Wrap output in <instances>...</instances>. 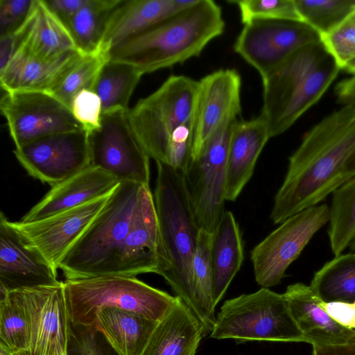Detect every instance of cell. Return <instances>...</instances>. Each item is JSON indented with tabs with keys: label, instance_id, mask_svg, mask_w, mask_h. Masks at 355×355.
Instances as JSON below:
<instances>
[{
	"label": "cell",
	"instance_id": "1",
	"mask_svg": "<svg viewBox=\"0 0 355 355\" xmlns=\"http://www.w3.org/2000/svg\"><path fill=\"white\" fill-rule=\"evenodd\" d=\"M354 149L355 107L345 105L310 129L289 157L275 196L272 223L281 224L332 193L343 184L344 166Z\"/></svg>",
	"mask_w": 355,
	"mask_h": 355
},
{
	"label": "cell",
	"instance_id": "2",
	"mask_svg": "<svg viewBox=\"0 0 355 355\" xmlns=\"http://www.w3.org/2000/svg\"><path fill=\"white\" fill-rule=\"evenodd\" d=\"M225 22L214 1L196 0L189 8L109 50L110 60L136 67L143 75L199 56L223 34Z\"/></svg>",
	"mask_w": 355,
	"mask_h": 355
},
{
	"label": "cell",
	"instance_id": "3",
	"mask_svg": "<svg viewBox=\"0 0 355 355\" xmlns=\"http://www.w3.org/2000/svg\"><path fill=\"white\" fill-rule=\"evenodd\" d=\"M155 206L158 224V265L162 276L189 308L193 302L192 265L200 228L184 174L156 162Z\"/></svg>",
	"mask_w": 355,
	"mask_h": 355
},
{
	"label": "cell",
	"instance_id": "4",
	"mask_svg": "<svg viewBox=\"0 0 355 355\" xmlns=\"http://www.w3.org/2000/svg\"><path fill=\"white\" fill-rule=\"evenodd\" d=\"M340 67L321 40L295 51L261 76L264 118L271 137L288 128L324 95Z\"/></svg>",
	"mask_w": 355,
	"mask_h": 355
},
{
	"label": "cell",
	"instance_id": "5",
	"mask_svg": "<svg viewBox=\"0 0 355 355\" xmlns=\"http://www.w3.org/2000/svg\"><path fill=\"white\" fill-rule=\"evenodd\" d=\"M143 184L121 182L60 263L66 280L112 275Z\"/></svg>",
	"mask_w": 355,
	"mask_h": 355
},
{
	"label": "cell",
	"instance_id": "6",
	"mask_svg": "<svg viewBox=\"0 0 355 355\" xmlns=\"http://www.w3.org/2000/svg\"><path fill=\"white\" fill-rule=\"evenodd\" d=\"M64 289L71 324L84 327L95 326L96 313L108 307L159 322L179 298L136 277L120 275L66 280Z\"/></svg>",
	"mask_w": 355,
	"mask_h": 355
},
{
	"label": "cell",
	"instance_id": "7",
	"mask_svg": "<svg viewBox=\"0 0 355 355\" xmlns=\"http://www.w3.org/2000/svg\"><path fill=\"white\" fill-rule=\"evenodd\" d=\"M210 337L248 340L306 342L284 294L269 288L226 300Z\"/></svg>",
	"mask_w": 355,
	"mask_h": 355
},
{
	"label": "cell",
	"instance_id": "8",
	"mask_svg": "<svg viewBox=\"0 0 355 355\" xmlns=\"http://www.w3.org/2000/svg\"><path fill=\"white\" fill-rule=\"evenodd\" d=\"M198 80L172 75L128 112L132 128L150 158L165 163L169 141L182 126L193 123Z\"/></svg>",
	"mask_w": 355,
	"mask_h": 355
},
{
	"label": "cell",
	"instance_id": "9",
	"mask_svg": "<svg viewBox=\"0 0 355 355\" xmlns=\"http://www.w3.org/2000/svg\"><path fill=\"white\" fill-rule=\"evenodd\" d=\"M329 219V207L321 204L282 222L250 252L257 283L266 288L279 284L289 266Z\"/></svg>",
	"mask_w": 355,
	"mask_h": 355
},
{
	"label": "cell",
	"instance_id": "10",
	"mask_svg": "<svg viewBox=\"0 0 355 355\" xmlns=\"http://www.w3.org/2000/svg\"><path fill=\"white\" fill-rule=\"evenodd\" d=\"M236 121L220 127L184 174L197 223L210 233L225 211L227 152Z\"/></svg>",
	"mask_w": 355,
	"mask_h": 355
},
{
	"label": "cell",
	"instance_id": "11",
	"mask_svg": "<svg viewBox=\"0 0 355 355\" xmlns=\"http://www.w3.org/2000/svg\"><path fill=\"white\" fill-rule=\"evenodd\" d=\"M128 110L102 114L101 127L88 134L91 166L101 168L120 182L149 185V156L138 141Z\"/></svg>",
	"mask_w": 355,
	"mask_h": 355
},
{
	"label": "cell",
	"instance_id": "12",
	"mask_svg": "<svg viewBox=\"0 0 355 355\" xmlns=\"http://www.w3.org/2000/svg\"><path fill=\"white\" fill-rule=\"evenodd\" d=\"M320 40L319 33L303 21L259 20L243 25L233 49L261 77L297 49Z\"/></svg>",
	"mask_w": 355,
	"mask_h": 355
},
{
	"label": "cell",
	"instance_id": "13",
	"mask_svg": "<svg viewBox=\"0 0 355 355\" xmlns=\"http://www.w3.org/2000/svg\"><path fill=\"white\" fill-rule=\"evenodd\" d=\"M0 108L15 147L43 137L83 130L70 109L49 93L5 92Z\"/></svg>",
	"mask_w": 355,
	"mask_h": 355
},
{
	"label": "cell",
	"instance_id": "14",
	"mask_svg": "<svg viewBox=\"0 0 355 355\" xmlns=\"http://www.w3.org/2000/svg\"><path fill=\"white\" fill-rule=\"evenodd\" d=\"M13 153L31 176L52 187L91 166L84 130L43 137L15 147Z\"/></svg>",
	"mask_w": 355,
	"mask_h": 355
},
{
	"label": "cell",
	"instance_id": "15",
	"mask_svg": "<svg viewBox=\"0 0 355 355\" xmlns=\"http://www.w3.org/2000/svg\"><path fill=\"white\" fill-rule=\"evenodd\" d=\"M241 77L234 69L213 71L198 80L193 119L191 160L224 123L241 112Z\"/></svg>",
	"mask_w": 355,
	"mask_h": 355
},
{
	"label": "cell",
	"instance_id": "16",
	"mask_svg": "<svg viewBox=\"0 0 355 355\" xmlns=\"http://www.w3.org/2000/svg\"><path fill=\"white\" fill-rule=\"evenodd\" d=\"M21 290L29 317L28 355H58L67 352L71 322L64 282Z\"/></svg>",
	"mask_w": 355,
	"mask_h": 355
},
{
	"label": "cell",
	"instance_id": "17",
	"mask_svg": "<svg viewBox=\"0 0 355 355\" xmlns=\"http://www.w3.org/2000/svg\"><path fill=\"white\" fill-rule=\"evenodd\" d=\"M57 269L1 211L0 214V291L53 286L60 283Z\"/></svg>",
	"mask_w": 355,
	"mask_h": 355
},
{
	"label": "cell",
	"instance_id": "18",
	"mask_svg": "<svg viewBox=\"0 0 355 355\" xmlns=\"http://www.w3.org/2000/svg\"><path fill=\"white\" fill-rule=\"evenodd\" d=\"M110 196L38 221L13 224L58 270L64 256L103 209Z\"/></svg>",
	"mask_w": 355,
	"mask_h": 355
},
{
	"label": "cell",
	"instance_id": "19",
	"mask_svg": "<svg viewBox=\"0 0 355 355\" xmlns=\"http://www.w3.org/2000/svg\"><path fill=\"white\" fill-rule=\"evenodd\" d=\"M158 224L149 185H142L129 230L119 248L112 275L136 277L157 269Z\"/></svg>",
	"mask_w": 355,
	"mask_h": 355
},
{
	"label": "cell",
	"instance_id": "20",
	"mask_svg": "<svg viewBox=\"0 0 355 355\" xmlns=\"http://www.w3.org/2000/svg\"><path fill=\"white\" fill-rule=\"evenodd\" d=\"M120 182L103 170L90 166L53 187L20 220L38 221L110 195Z\"/></svg>",
	"mask_w": 355,
	"mask_h": 355
},
{
	"label": "cell",
	"instance_id": "21",
	"mask_svg": "<svg viewBox=\"0 0 355 355\" xmlns=\"http://www.w3.org/2000/svg\"><path fill=\"white\" fill-rule=\"evenodd\" d=\"M270 138L268 125L261 114L234 122L227 152L226 201H234L241 193Z\"/></svg>",
	"mask_w": 355,
	"mask_h": 355
},
{
	"label": "cell",
	"instance_id": "22",
	"mask_svg": "<svg viewBox=\"0 0 355 355\" xmlns=\"http://www.w3.org/2000/svg\"><path fill=\"white\" fill-rule=\"evenodd\" d=\"M83 54L78 51L46 60L19 49L0 71L1 87L5 92H42L51 94L66 73Z\"/></svg>",
	"mask_w": 355,
	"mask_h": 355
},
{
	"label": "cell",
	"instance_id": "23",
	"mask_svg": "<svg viewBox=\"0 0 355 355\" xmlns=\"http://www.w3.org/2000/svg\"><path fill=\"white\" fill-rule=\"evenodd\" d=\"M196 1V0H122L110 18L102 48L110 50L189 8Z\"/></svg>",
	"mask_w": 355,
	"mask_h": 355
},
{
	"label": "cell",
	"instance_id": "24",
	"mask_svg": "<svg viewBox=\"0 0 355 355\" xmlns=\"http://www.w3.org/2000/svg\"><path fill=\"white\" fill-rule=\"evenodd\" d=\"M291 314L306 342L313 345L344 344L355 340V332L337 323L320 306L310 286L289 285L285 293Z\"/></svg>",
	"mask_w": 355,
	"mask_h": 355
},
{
	"label": "cell",
	"instance_id": "25",
	"mask_svg": "<svg viewBox=\"0 0 355 355\" xmlns=\"http://www.w3.org/2000/svg\"><path fill=\"white\" fill-rule=\"evenodd\" d=\"M207 333L197 316L179 297L157 323L142 355H196Z\"/></svg>",
	"mask_w": 355,
	"mask_h": 355
},
{
	"label": "cell",
	"instance_id": "26",
	"mask_svg": "<svg viewBox=\"0 0 355 355\" xmlns=\"http://www.w3.org/2000/svg\"><path fill=\"white\" fill-rule=\"evenodd\" d=\"M244 259L239 225L230 211H225L212 233L211 261L214 305L224 296Z\"/></svg>",
	"mask_w": 355,
	"mask_h": 355
},
{
	"label": "cell",
	"instance_id": "27",
	"mask_svg": "<svg viewBox=\"0 0 355 355\" xmlns=\"http://www.w3.org/2000/svg\"><path fill=\"white\" fill-rule=\"evenodd\" d=\"M158 322L114 307L96 315L95 327L116 355H142Z\"/></svg>",
	"mask_w": 355,
	"mask_h": 355
},
{
	"label": "cell",
	"instance_id": "28",
	"mask_svg": "<svg viewBox=\"0 0 355 355\" xmlns=\"http://www.w3.org/2000/svg\"><path fill=\"white\" fill-rule=\"evenodd\" d=\"M19 49L46 60L78 51L67 27L48 8L44 0L35 1L24 40Z\"/></svg>",
	"mask_w": 355,
	"mask_h": 355
},
{
	"label": "cell",
	"instance_id": "29",
	"mask_svg": "<svg viewBox=\"0 0 355 355\" xmlns=\"http://www.w3.org/2000/svg\"><path fill=\"white\" fill-rule=\"evenodd\" d=\"M212 233L200 229L192 265L193 302L191 310L211 332L215 325L213 271L211 261Z\"/></svg>",
	"mask_w": 355,
	"mask_h": 355
},
{
	"label": "cell",
	"instance_id": "30",
	"mask_svg": "<svg viewBox=\"0 0 355 355\" xmlns=\"http://www.w3.org/2000/svg\"><path fill=\"white\" fill-rule=\"evenodd\" d=\"M122 0H87L65 24L78 50L83 55L102 49L110 18Z\"/></svg>",
	"mask_w": 355,
	"mask_h": 355
},
{
	"label": "cell",
	"instance_id": "31",
	"mask_svg": "<svg viewBox=\"0 0 355 355\" xmlns=\"http://www.w3.org/2000/svg\"><path fill=\"white\" fill-rule=\"evenodd\" d=\"M310 287L325 302L355 301V252L340 254L313 275Z\"/></svg>",
	"mask_w": 355,
	"mask_h": 355
},
{
	"label": "cell",
	"instance_id": "32",
	"mask_svg": "<svg viewBox=\"0 0 355 355\" xmlns=\"http://www.w3.org/2000/svg\"><path fill=\"white\" fill-rule=\"evenodd\" d=\"M0 293V348L13 355H28L29 317L22 290Z\"/></svg>",
	"mask_w": 355,
	"mask_h": 355
},
{
	"label": "cell",
	"instance_id": "33",
	"mask_svg": "<svg viewBox=\"0 0 355 355\" xmlns=\"http://www.w3.org/2000/svg\"><path fill=\"white\" fill-rule=\"evenodd\" d=\"M142 76L132 65L109 60L103 67L93 89L101 101L103 114L128 110L130 97Z\"/></svg>",
	"mask_w": 355,
	"mask_h": 355
},
{
	"label": "cell",
	"instance_id": "34",
	"mask_svg": "<svg viewBox=\"0 0 355 355\" xmlns=\"http://www.w3.org/2000/svg\"><path fill=\"white\" fill-rule=\"evenodd\" d=\"M328 235L334 256L342 254L355 237V176L331 193Z\"/></svg>",
	"mask_w": 355,
	"mask_h": 355
},
{
	"label": "cell",
	"instance_id": "35",
	"mask_svg": "<svg viewBox=\"0 0 355 355\" xmlns=\"http://www.w3.org/2000/svg\"><path fill=\"white\" fill-rule=\"evenodd\" d=\"M109 60V50L103 48L83 55L51 94L70 109L73 98L79 92L93 90L103 67Z\"/></svg>",
	"mask_w": 355,
	"mask_h": 355
},
{
	"label": "cell",
	"instance_id": "36",
	"mask_svg": "<svg viewBox=\"0 0 355 355\" xmlns=\"http://www.w3.org/2000/svg\"><path fill=\"white\" fill-rule=\"evenodd\" d=\"M302 21L324 35L345 22L355 10V0H295Z\"/></svg>",
	"mask_w": 355,
	"mask_h": 355
},
{
	"label": "cell",
	"instance_id": "37",
	"mask_svg": "<svg viewBox=\"0 0 355 355\" xmlns=\"http://www.w3.org/2000/svg\"><path fill=\"white\" fill-rule=\"evenodd\" d=\"M229 2L237 6L243 25L259 20L303 21L295 0H234Z\"/></svg>",
	"mask_w": 355,
	"mask_h": 355
},
{
	"label": "cell",
	"instance_id": "38",
	"mask_svg": "<svg viewBox=\"0 0 355 355\" xmlns=\"http://www.w3.org/2000/svg\"><path fill=\"white\" fill-rule=\"evenodd\" d=\"M320 40L340 69L355 58V22L347 19Z\"/></svg>",
	"mask_w": 355,
	"mask_h": 355
},
{
	"label": "cell",
	"instance_id": "39",
	"mask_svg": "<svg viewBox=\"0 0 355 355\" xmlns=\"http://www.w3.org/2000/svg\"><path fill=\"white\" fill-rule=\"evenodd\" d=\"M70 110L87 134L101 127L102 103L93 90L83 89L79 92L72 100Z\"/></svg>",
	"mask_w": 355,
	"mask_h": 355
},
{
	"label": "cell",
	"instance_id": "40",
	"mask_svg": "<svg viewBox=\"0 0 355 355\" xmlns=\"http://www.w3.org/2000/svg\"><path fill=\"white\" fill-rule=\"evenodd\" d=\"M99 335L95 326L71 324L68 355H107L100 344Z\"/></svg>",
	"mask_w": 355,
	"mask_h": 355
},
{
	"label": "cell",
	"instance_id": "41",
	"mask_svg": "<svg viewBox=\"0 0 355 355\" xmlns=\"http://www.w3.org/2000/svg\"><path fill=\"white\" fill-rule=\"evenodd\" d=\"M36 0H0L1 36L18 29L27 19Z\"/></svg>",
	"mask_w": 355,
	"mask_h": 355
},
{
	"label": "cell",
	"instance_id": "42",
	"mask_svg": "<svg viewBox=\"0 0 355 355\" xmlns=\"http://www.w3.org/2000/svg\"><path fill=\"white\" fill-rule=\"evenodd\" d=\"M29 16L18 29L1 36L0 71L7 65L10 59L20 48L26 33Z\"/></svg>",
	"mask_w": 355,
	"mask_h": 355
},
{
	"label": "cell",
	"instance_id": "43",
	"mask_svg": "<svg viewBox=\"0 0 355 355\" xmlns=\"http://www.w3.org/2000/svg\"><path fill=\"white\" fill-rule=\"evenodd\" d=\"M320 306L337 323L355 332V301L352 302H325Z\"/></svg>",
	"mask_w": 355,
	"mask_h": 355
},
{
	"label": "cell",
	"instance_id": "44",
	"mask_svg": "<svg viewBox=\"0 0 355 355\" xmlns=\"http://www.w3.org/2000/svg\"><path fill=\"white\" fill-rule=\"evenodd\" d=\"M48 8L65 24L87 2V0H44Z\"/></svg>",
	"mask_w": 355,
	"mask_h": 355
},
{
	"label": "cell",
	"instance_id": "45",
	"mask_svg": "<svg viewBox=\"0 0 355 355\" xmlns=\"http://www.w3.org/2000/svg\"><path fill=\"white\" fill-rule=\"evenodd\" d=\"M338 101L355 107V75L339 82L335 87Z\"/></svg>",
	"mask_w": 355,
	"mask_h": 355
},
{
	"label": "cell",
	"instance_id": "46",
	"mask_svg": "<svg viewBox=\"0 0 355 355\" xmlns=\"http://www.w3.org/2000/svg\"><path fill=\"white\" fill-rule=\"evenodd\" d=\"M312 355H355V340L339 345H313Z\"/></svg>",
	"mask_w": 355,
	"mask_h": 355
},
{
	"label": "cell",
	"instance_id": "47",
	"mask_svg": "<svg viewBox=\"0 0 355 355\" xmlns=\"http://www.w3.org/2000/svg\"><path fill=\"white\" fill-rule=\"evenodd\" d=\"M354 176H355V149L350 155L344 166L342 173L343 183L347 181Z\"/></svg>",
	"mask_w": 355,
	"mask_h": 355
},
{
	"label": "cell",
	"instance_id": "48",
	"mask_svg": "<svg viewBox=\"0 0 355 355\" xmlns=\"http://www.w3.org/2000/svg\"><path fill=\"white\" fill-rule=\"evenodd\" d=\"M343 70L352 75H355V58L347 64Z\"/></svg>",
	"mask_w": 355,
	"mask_h": 355
},
{
	"label": "cell",
	"instance_id": "49",
	"mask_svg": "<svg viewBox=\"0 0 355 355\" xmlns=\"http://www.w3.org/2000/svg\"><path fill=\"white\" fill-rule=\"evenodd\" d=\"M348 248H349L350 252H355V237L352 241Z\"/></svg>",
	"mask_w": 355,
	"mask_h": 355
},
{
	"label": "cell",
	"instance_id": "50",
	"mask_svg": "<svg viewBox=\"0 0 355 355\" xmlns=\"http://www.w3.org/2000/svg\"><path fill=\"white\" fill-rule=\"evenodd\" d=\"M347 19L352 20L355 22V10Z\"/></svg>",
	"mask_w": 355,
	"mask_h": 355
},
{
	"label": "cell",
	"instance_id": "51",
	"mask_svg": "<svg viewBox=\"0 0 355 355\" xmlns=\"http://www.w3.org/2000/svg\"><path fill=\"white\" fill-rule=\"evenodd\" d=\"M58 355H68V351L64 352H60Z\"/></svg>",
	"mask_w": 355,
	"mask_h": 355
}]
</instances>
